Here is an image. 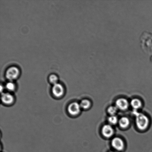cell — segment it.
<instances>
[{"label":"cell","mask_w":152,"mask_h":152,"mask_svg":"<svg viewBox=\"0 0 152 152\" xmlns=\"http://www.w3.org/2000/svg\"><path fill=\"white\" fill-rule=\"evenodd\" d=\"M133 113L136 117L137 127L141 130H144L146 129L149 124L148 117L142 113L137 112L136 110L134 111Z\"/></svg>","instance_id":"obj_1"},{"label":"cell","mask_w":152,"mask_h":152,"mask_svg":"<svg viewBox=\"0 0 152 152\" xmlns=\"http://www.w3.org/2000/svg\"><path fill=\"white\" fill-rule=\"evenodd\" d=\"M80 104L81 108L83 109H87L90 107L91 103L88 100L83 99L81 101Z\"/></svg>","instance_id":"obj_11"},{"label":"cell","mask_w":152,"mask_h":152,"mask_svg":"<svg viewBox=\"0 0 152 152\" xmlns=\"http://www.w3.org/2000/svg\"><path fill=\"white\" fill-rule=\"evenodd\" d=\"M114 129L110 125H105L102 129V135L105 137L110 138L114 134Z\"/></svg>","instance_id":"obj_8"},{"label":"cell","mask_w":152,"mask_h":152,"mask_svg":"<svg viewBox=\"0 0 152 152\" xmlns=\"http://www.w3.org/2000/svg\"><path fill=\"white\" fill-rule=\"evenodd\" d=\"M113 147L117 151H122L124 148V144L123 140L118 137L113 138L111 141Z\"/></svg>","instance_id":"obj_5"},{"label":"cell","mask_w":152,"mask_h":152,"mask_svg":"<svg viewBox=\"0 0 152 152\" xmlns=\"http://www.w3.org/2000/svg\"><path fill=\"white\" fill-rule=\"evenodd\" d=\"M49 80L50 83L54 85L58 83V77L55 74H51L49 77Z\"/></svg>","instance_id":"obj_15"},{"label":"cell","mask_w":152,"mask_h":152,"mask_svg":"<svg viewBox=\"0 0 152 152\" xmlns=\"http://www.w3.org/2000/svg\"><path fill=\"white\" fill-rule=\"evenodd\" d=\"M81 108L80 104L77 102H74L68 106V112L71 115L75 116L80 113Z\"/></svg>","instance_id":"obj_3"},{"label":"cell","mask_w":152,"mask_h":152,"mask_svg":"<svg viewBox=\"0 0 152 152\" xmlns=\"http://www.w3.org/2000/svg\"><path fill=\"white\" fill-rule=\"evenodd\" d=\"M15 84L11 81L8 82L6 85V89L10 92L13 91L15 89Z\"/></svg>","instance_id":"obj_12"},{"label":"cell","mask_w":152,"mask_h":152,"mask_svg":"<svg viewBox=\"0 0 152 152\" xmlns=\"http://www.w3.org/2000/svg\"><path fill=\"white\" fill-rule=\"evenodd\" d=\"M109 122L111 125H115L118 122V119L115 115H111L108 118Z\"/></svg>","instance_id":"obj_13"},{"label":"cell","mask_w":152,"mask_h":152,"mask_svg":"<svg viewBox=\"0 0 152 152\" xmlns=\"http://www.w3.org/2000/svg\"><path fill=\"white\" fill-rule=\"evenodd\" d=\"M52 93L57 98H59L63 95L64 89L61 84L58 83L53 85L52 88Z\"/></svg>","instance_id":"obj_4"},{"label":"cell","mask_w":152,"mask_h":152,"mask_svg":"<svg viewBox=\"0 0 152 152\" xmlns=\"http://www.w3.org/2000/svg\"><path fill=\"white\" fill-rule=\"evenodd\" d=\"M1 101L6 105H10L13 103L14 100V97L11 94L6 92L2 94L1 96Z\"/></svg>","instance_id":"obj_6"},{"label":"cell","mask_w":152,"mask_h":152,"mask_svg":"<svg viewBox=\"0 0 152 152\" xmlns=\"http://www.w3.org/2000/svg\"><path fill=\"white\" fill-rule=\"evenodd\" d=\"M129 106V102L127 100L124 98H120L116 101V107L119 109L125 110L127 109Z\"/></svg>","instance_id":"obj_7"},{"label":"cell","mask_w":152,"mask_h":152,"mask_svg":"<svg viewBox=\"0 0 152 152\" xmlns=\"http://www.w3.org/2000/svg\"><path fill=\"white\" fill-rule=\"evenodd\" d=\"M129 120L127 117H123L119 120V123L120 126L122 128H126L129 126Z\"/></svg>","instance_id":"obj_10"},{"label":"cell","mask_w":152,"mask_h":152,"mask_svg":"<svg viewBox=\"0 0 152 152\" xmlns=\"http://www.w3.org/2000/svg\"><path fill=\"white\" fill-rule=\"evenodd\" d=\"M111 152H115V151H111Z\"/></svg>","instance_id":"obj_16"},{"label":"cell","mask_w":152,"mask_h":152,"mask_svg":"<svg viewBox=\"0 0 152 152\" xmlns=\"http://www.w3.org/2000/svg\"><path fill=\"white\" fill-rule=\"evenodd\" d=\"M118 108L115 106H111L108 108V111L109 114L111 115H115V114L117 113Z\"/></svg>","instance_id":"obj_14"},{"label":"cell","mask_w":152,"mask_h":152,"mask_svg":"<svg viewBox=\"0 0 152 152\" xmlns=\"http://www.w3.org/2000/svg\"><path fill=\"white\" fill-rule=\"evenodd\" d=\"M19 70L17 67L13 66L10 67L7 70L6 72V77L10 81L15 80L18 77Z\"/></svg>","instance_id":"obj_2"},{"label":"cell","mask_w":152,"mask_h":152,"mask_svg":"<svg viewBox=\"0 0 152 152\" xmlns=\"http://www.w3.org/2000/svg\"><path fill=\"white\" fill-rule=\"evenodd\" d=\"M142 102L138 99H133L131 102V105L135 110H137L142 106Z\"/></svg>","instance_id":"obj_9"}]
</instances>
